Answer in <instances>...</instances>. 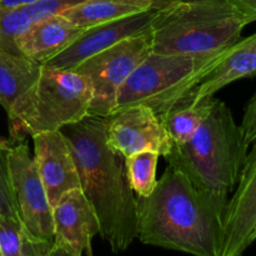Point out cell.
<instances>
[{"label": "cell", "instance_id": "6da1fadb", "mask_svg": "<svg viewBox=\"0 0 256 256\" xmlns=\"http://www.w3.org/2000/svg\"><path fill=\"white\" fill-rule=\"evenodd\" d=\"M138 199V239L194 256H220L228 202L196 189L168 165L152 194Z\"/></svg>", "mask_w": 256, "mask_h": 256}, {"label": "cell", "instance_id": "7a4b0ae2", "mask_svg": "<svg viewBox=\"0 0 256 256\" xmlns=\"http://www.w3.org/2000/svg\"><path fill=\"white\" fill-rule=\"evenodd\" d=\"M74 155L80 189L94 209L99 235L112 252L138 239V199L129 185L125 158L106 142L105 118L88 115L62 128Z\"/></svg>", "mask_w": 256, "mask_h": 256}, {"label": "cell", "instance_id": "3957f363", "mask_svg": "<svg viewBox=\"0 0 256 256\" xmlns=\"http://www.w3.org/2000/svg\"><path fill=\"white\" fill-rule=\"evenodd\" d=\"M244 134L226 102L215 99L194 136L174 144L165 155L168 165L184 174L196 189L229 202L248 155Z\"/></svg>", "mask_w": 256, "mask_h": 256}, {"label": "cell", "instance_id": "277c9868", "mask_svg": "<svg viewBox=\"0 0 256 256\" xmlns=\"http://www.w3.org/2000/svg\"><path fill=\"white\" fill-rule=\"evenodd\" d=\"M246 26L228 0H174L150 22L152 52L209 56L242 39Z\"/></svg>", "mask_w": 256, "mask_h": 256}, {"label": "cell", "instance_id": "5b68a950", "mask_svg": "<svg viewBox=\"0 0 256 256\" xmlns=\"http://www.w3.org/2000/svg\"><path fill=\"white\" fill-rule=\"evenodd\" d=\"M92 99V85L84 75L42 65L34 86L8 115L10 144L80 122L89 115Z\"/></svg>", "mask_w": 256, "mask_h": 256}, {"label": "cell", "instance_id": "8992f818", "mask_svg": "<svg viewBox=\"0 0 256 256\" xmlns=\"http://www.w3.org/2000/svg\"><path fill=\"white\" fill-rule=\"evenodd\" d=\"M222 54L195 58L150 52L120 88L114 112L145 105L162 118L178 105L190 104L196 85Z\"/></svg>", "mask_w": 256, "mask_h": 256}, {"label": "cell", "instance_id": "52a82bcc", "mask_svg": "<svg viewBox=\"0 0 256 256\" xmlns=\"http://www.w3.org/2000/svg\"><path fill=\"white\" fill-rule=\"evenodd\" d=\"M150 52L149 32L122 40L75 68L74 72L84 75L92 85L89 115L106 118L114 112L120 88Z\"/></svg>", "mask_w": 256, "mask_h": 256}, {"label": "cell", "instance_id": "ba28073f", "mask_svg": "<svg viewBox=\"0 0 256 256\" xmlns=\"http://www.w3.org/2000/svg\"><path fill=\"white\" fill-rule=\"evenodd\" d=\"M8 166L20 220L35 238L52 242V206L25 140L9 148Z\"/></svg>", "mask_w": 256, "mask_h": 256}, {"label": "cell", "instance_id": "9c48e42d", "mask_svg": "<svg viewBox=\"0 0 256 256\" xmlns=\"http://www.w3.org/2000/svg\"><path fill=\"white\" fill-rule=\"evenodd\" d=\"M105 132L108 145L124 158L140 152H155L165 156L172 146L160 118L145 105L110 114L105 118Z\"/></svg>", "mask_w": 256, "mask_h": 256}, {"label": "cell", "instance_id": "30bf717a", "mask_svg": "<svg viewBox=\"0 0 256 256\" xmlns=\"http://www.w3.org/2000/svg\"><path fill=\"white\" fill-rule=\"evenodd\" d=\"M252 144L225 208L220 256H244L256 240V140Z\"/></svg>", "mask_w": 256, "mask_h": 256}, {"label": "cell", "instance_id": "8fae6325", "mask_svg": "<svg viewBox=\"0 0 256 256\" xmlns=\"http://www.w3.org/2000/svg\"><path fill=\"white\" fill-rule=\"evenodd\" d=\"M155 10L140 12L114 22L90 26L56 56L48 60V66L64 70H74L92 55L118 44L128 38L138 36L150 32V22Z\"/></svg>", "mask_w": 256, "mask_h": 256}, {"label": "cell", "instance_id": "7c38bea8", "mask_svg": "<svg viewBox=\"0 0 256 256\" xmlns=\"http://www.w3.org/2000/svg\"><path fill=\"white\" fill-rule=\"evenodd\" d=\"M34 162L52 206L72 189L80 188V178L66 136L60 130L32 135Z\"/></svg>", "mask_w": 256, "mask_h": 256}, {"label": "cell", "instance_id": "4fadbf2b", "mask_svg": "<svg viewBox=\"0 0 256 256\" xmlns=\"http://www.w3.org/2000/svg\"><path fill=\"white\" fill-rule=\"evenodd\" d=\"M54 242L75 256L92 252V240L99 234L94 209L80 188L62 195L52 206Z\"/></svg>", "mask_w": 256, "mask_h": 256}, {"label": "cell", "instance_id": "5bb4252c", "mask_svg": "<svg viewBox=\"0 0 256 256\" xmlns=\"http://www.w3.org/2000/svg\"><path fill=\"white\" fill-rule=\"evenodd\" d=\"M256 75V32L228 48L192 92L190 104L212 98L219 90L236 80Z\"/></svg>", "mask_w": 256, "mask_h": 256}, {"label": "cell", "instance_id": "9a60e30c", "mask_svg": "<svg viewBox=\"0 0 256 256\" xmlns=\"http://www.w3.org/2000/svg\"><path fill=\"white\" fill-rule=\"evenodd\" d=\"M82 30L64 15H52L32 22L19 38L18 46L22 55L39 64H45L66 49Z\"/></svg>", "mask_w": 256, "mask_h": 256}, {"label": "cell", "instance_id": "2e32d148", "mask_svg": "<svg viewBox=\"0 0 256 256\" xmlns=\"http://www.w3.org/2000/svg\"><path fill=\"white\" fill-rule=\"evenodd\" d=\"M172 2L174 0H86L62 15L76 26L88 29L140 12L158 10Z\"/></svg>", "mask_w": 256, "mask_h": 256}, {"label": "cell", "instance_id": "e0dca14e", "mask_svg": "<svg viewBox=\"0 0 256 256\" xmlns=\"http://www.w3.org/2000/svg\"><path fill=\"white\" fill-rule=\"evenodd\" d=\"M42 65L25 55L0 49V105L8 115L34 86Z\"/></svg>", "mask_w": 256, "mask_h": 256}, {"label": "cell", "instance_id": "ac0fdd59", "mask_svg": "<svg viewBox=\"0 0 256 256\" xmlns=\"http://www.w3.org/2000/svg\"><path fill=\"white\" fill-rule=\"evenodd\" d=\"M52 245L35 238L19 218L0 216V256H46Z\"/></svg>", "mask_w": 256, "mask_h": 256}, {"label": "cell", "instance_id": "d6986e66", "mask_svg": "<svg viewBox=\"0 0 256 256\" xmlns=\"http://www.w3.org/2000/svg\"><path fill=\"white\" fill-rule=\"evenodd\" d=\"M214 96L196 105L189 102L178 105L160 118L162 126L174 144H182L194 136L212 110Z\"/></svg>", "mask_w": 256, "mask_h": 256}, {"label": "cell", "instance_id": "ffe728a7", "mask_svg": "<svg viewBox=\"0 0 256 256\" xmlns=\"http://www.w3.org/2000/svg\"><path fill=\"white\" fill-rule=\"evenodd\" d=\"M160 155L155 152H140L125 158L128 180L138 198H146L156 185V168Z\"/></svg>", "mask_w": 256, "mask_h": 256}, {"label": "cell", "instance_id": "44dd1931", "mask_svg": "<svg viewBox=\"0 0 256 256\" xmlns=\"http://www.w3.org/2000/svg\"><path fill=\"white\" fill-rule=\"evenodd\" d=\"M32 24V19L22 8H0V49L12 54H22L18 40Z\"/></svg>", "mask_w": 256, "mask_h": 256}, {"label": "cell", "instance_id": "7402d4cb", "mask_svg": "<svg viewBox=\"0 0 256 256\" xmlns=\"http://www.w3.org/2000/svg\"><path fill=\"white\" fill-rule=\"evenodd\" d=\"M8 152L9 148H0V216L19 218L8 166Z\"/></svg>", "mask_w": 256, "mask_h": 256}, {"label": "cell", "instance_id": "603a6c76", "mask_svg": "<svg viewBox=\"0 0 256 256\" xmlns=\"http://www.w3.org/2000/svg\"><path fill=\"white\" fill-rule=\"evenodd\" d=\"M86 0H40L35 4L25 6L22 9L26 12L32 22L45 19V18L52 16V15L62 14L72 8L82 4Z\"/></svg>", "mask_w": 256, "mask_h": 256}, {"label": "cell", "instance_id": "cb8c5ba5", "mask_svg": "<svg viewBox=\"0 0 256 256\" xmlns=\"http://www.w3.org/2000/svg\"><path fill=\"white\" fill-rule=\"evenodd\" d=\"M244 134L245 142L248 146L256 140V94L252 98L245 108L244 116H242V125H240Z\"/></svg>", "mask_w": 256, "mask_h": 256}, {"label": "cell", "instance_id": "d4e9b609", "mask_svg": "<svg viewBox=\"0 0 256 256\" xmlns=\"http://www.w3.org/2000/svg\"><path fill=\"white\" fill-rule=\"evenodd\" d=\"M228 2L242 16L245 24L256 22V0H228Z\"/></svg>", "mask_w": 256, "mask_h": 256}, {"label": "cell", "instance_id": "484cf974", "mask_svg": "<svg viewBox=\"0 0 256 256\" xmlns=\"http://www.w3.org/2000/svg\"><path fill=\"white\" fill-rule=\"evenodd\" d=\"M40 0H0V8H25L29 5L35 4Z\"/></svg>", "mask_w": 256, "mask_h": 256}, {"label": "cell", "instance_id": "4316f807", "mask_svg": "<svg viewBox=\"0 0 256 256\" xmlns=\"http://www.w3.org/2000/svg\"><path fill=\"white\" fill-rule=\"evenodd\" d=\"M46 256H75V255L72 254V252H70L68 249H65V248L60 246V245L55 244L54 242L52 250H50L49 254Z\"/></svg>", "mask_w": 256, "mask_h": 256}, {"label": "cell", "instance_id": "83f0119b", "mask_svg": "<svg viewBox=\"0 0 256 256\" xmlns=\"http://www.w3.org/2000/svg\"><path fill=\"white\" fill-rule=\"evenodd\" d=\"M12 146V144H10L9 139H5V138H2V135H0V148H10Z\"/></svg>", "mask_w": 256, "mask_h": 256}, {"label": "cell", "instance_id": "f1b7e54d", "mask_svg": "<svg viewBox=\"0 0 256 256\" xmlns=\"http://www.w3.org/2000/svg\"><path fill=\"white\" fill-rule=\"evenodd\" d=\"M88 255H89V256H92V252H88Z\"/></svg>", "mask_w": 256, "mask_h": 256}]
</instances>
